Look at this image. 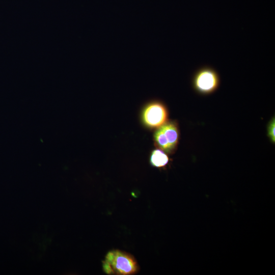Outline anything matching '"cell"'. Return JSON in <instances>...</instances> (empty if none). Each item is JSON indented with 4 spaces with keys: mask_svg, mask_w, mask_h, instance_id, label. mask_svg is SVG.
I'll return each instance as SVG.
<instances>
[{
    "mask_svg": "<svg viewBox=\"0 0 275 275\" xmlns=\"http://www.w3.org/2000/svg\"><path fill=\"white\" fill-rule=\"evenodd\" d=\"M150 162L152 166L162 168L166 167L168 165L169 162V158L165 152L157 148L151 152Z\"/></svg>",
    "mask_w": 275,
    "mask_h": 275,
    "instance_id": "obj_5",
    "label": "cell"
},
{
    "mask_svg": "<svg viewBox=\"0 0 275 275\" xmlns=\"http://www.w3.org/2000/svg\"><path fill=\"white\" fill-rule=\"evenodd\" d=\"M102 267L104 272L109 275H132L140 270L134 256L119 250L108 252L102 261Z\"/></svg>",
    "mask_w": 275,
    "mask_h": 275,
    "instance_id": "obj_1",
    "label": "cell"
},
{
    "mask_svg": "<svg viewBox=\"0 0 275 275\" xmlns=\"http://www.w3.org/2000/svg\"><path fill=\"white\" fill-rule=\"evenodd\" d=\"M178 124L175 121H168L156 129L154 136L155 146L166 153L173 154L176 150L179 140Z\"/></svg>",
    "mask_w": 275,
    "mask_h": 275,
    "instance_id": "obj_3",
    "label": "cell"
},
{
    "mask_svg": "<svg viewBox=\"0 0 275 275\" xmlns=\"http://www.w3.org/2000/svg\"><path fill=\"white\" fill-rule=\"evenodd\" d=\"M275 127V120L274 118H272L269 121L267 127V135L269 140L272 143H274L275 142V136H274V128Z\"/></svg>",
    "mask_w": 275,
    "mask_h": 275,
    "instance_id": "obj_6",
    "label": "cell"
},
{
    "mask_svg": "<svg viewBox=\"0 0 275 275\" xmlns=\"http://www.w3.org/2000/svg\"><path fill=\"white\" fill-rule=\"evenodd\" d=\"M221 82L220 76L215 69L209 66H202L193 74L191 85L194 91L201 95L215 92Z\"/></svg>",
    "mask_w": 275,
    "mask_h": 275,
    "instance_id": "obj_2",
    "label": "cell"
},
{
    "mask_svg": "<svg viewBox=\"0 0 275 275\" xmlns=\"http://www.w3.org/2000/svg\"><path fill=\"white\" fill-rule=\"evenodd\" d=\"M168 111L161 101H153L148 103L142 113L143 123L150 129H157L168 121Z\"/></svg>",
    "mask_w": 275,
    "mask_h": 275,
    "instance_id": "obj_4",
    "label": "cell"
}]
</instances>
